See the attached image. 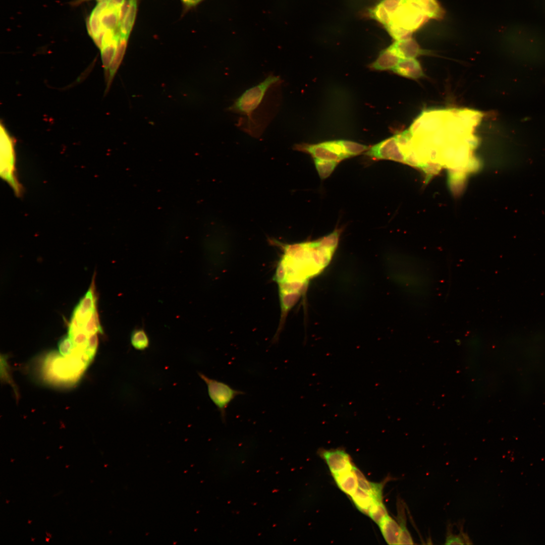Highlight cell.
<instances>
[{"label": "cell", "instance_id": "6da1fadb", "mask_svg": "<svg viewBox=\"0 0 545 545\" xmlns=\"http://www.w3.org/2000/svg\"><path fill=\"white\" fill-rule=\"evenodd\" d=\"M339 231L317 241L283 245L284 254L275 276L279 284L280 294L295 296L298 283L318 273L329 261L338 243Z\"/></svg>", "mask_w": 545, "mask_h": 545}, {"label": "cell", "instance_id": "7a4b0ae2", "mask_svg": "<svg viewBox=\"0 0 545 545\" xmlns=\"http://www.w3.org/2000/svg\"><path fill=\"white\" fill-rule=\"evenodd\" d=\"M280 77L270 74L234 101L227 111L238 116L236 126L258 138L278 114L282 101Z\"/></svg>", "mask_w": 545, "mask_h": 545}, {"label": "cell", "instance_id": "3957f363", "mask_svg": "<svg viewBox=\"0 0 545 545\" xmlns=\"http://www.w3.org/2000/svg\"><path fill=\"white\" fill-rule=\"evenodd\" d=\"M434 0H384L376 8V18L387 26L397 40L405 39L409 32L415 30L434 10Z\"/></svg>", "mask_w": 545, "mask_h": 545}, {"label": "cell", "instance_id": "277c9868", "mask_svg": "<svg viewBox=\"0 0 545 545\" xmlns=\"http://www.w3.org/2000/svg\"><path fill=\"white\" fill-rule=\"evenodd\" d=\"M198 375L206 385L209 397L217 408L223 423H226L228 406L236 397L245 393L233 389L225 383L209 378L201 372H198Z\"/></svg>", "mask_w": 545, "mask_h": 545}, {"label": "cell", "instance_id": "5b68a950", "mask_svg": "<svg viewBox=\"0 0 545 545\" xmlns=\"http://www.w3.org/2000/svg\"><path fill=\"white\" fill-rule=\"evenodd\" d=\"M295 149L309 153L314 159L338 162L350 157L344 146L343 140L325 141L315 144L302 143L296 145Z\"/></svg>", "mask_w": 545, "mask_h": 545}, {"label": "cell", "instance_id": "8992f818", "mask_svg": "<svg viewBox=\"0 0 545 545\" xmlns=\"http://www.w3.org/2000/svg\"><path fill=\"white\" fill-rule=\"evenodd\" d=\"M318 453L326 463L332 475L352 469L355 466L349 454L342 449H321Z\"/></svg>", "mask_w": 545, "mask_h": 545}, {"label": "cell", "instance_id": "52a82bcc", "mask_svg": "<svg viewBox=\"0 0 545 545\" xmlns=\"http://www.w3.org/2000/svg\"><path fill=\"white\" fill-rule=\"evenodd\" d=\"M137 5V0H128L122 8L119 30L122 37L129 38L136 18Z\"/></svg>", "mask_w": 545, "mask_h": 545}, {"label": "cell", "instance_id": "ba28073f", "mask_svg": "<svg viewBox=\"0 0 545 545\" xmlns=\"http://www.w3.org/2000/svg\"><path fill=\"white\" fill-rule=\"evenodd\" d=\"M392 70L402 76L414 79L424 75L419 63L415 58L401 59Z\"/></svg>", "mask_w": 545, "mask_h": 545}, {"label": "cell", "instance_id": "9c48e42d", "mask_svg": "<svg viewBox=\"0 0 545 545\" xmlns=\"http://www.w3.org/2000/svg\"><path fill=\"white\" fill-rule=\"evenodd\" d=\"M355 466L352 469L332 475L338 487L349 496L358 488L357 477L355 471Z\"/></svg>", "mask_w": 545, "mask_h": 545}, {"label": "cell", "instance_id": "30bf717a", "mask_svg": "<svg viewBox=\"0 0 545 545\" xmlns=\"http://www.w3.org/2000/svg\"><path fill=\"white\" fill-rule=\"evenodd\" d=\"M378 525L388 544H399L401 530L398 522L388 515Z\"/></svg>", "mask_w": 545, "mask_h": 545}, {"label": "cell", "instance_id": "8fae6325", "mask_svg": "<svg viewBox=\"0 0 545 545\" xmlns=\"http://www.w3.org/2000/svg\"><path fill=\"white\" fill-rule=\"evenodd\" d=\"M389 48L400 59L415 58L420 52L417 44L408 39L398 40Z\"/></svg>", "mask_w": 545, "mask_h": 545}, {"label": "cell", "instance_id": "7c38bea8", "mask_svg": "<svg viewBox=\"0 0 545 545\" xmlns=\"http://www.w3.org/2000/svg\"><path fill=\"white\" fill-rule=\"evenodd\" d=\"M400 59L388 48L380 53L377 60L371 65V68L377 70H393Z\"/></svg>", "mask_w": 545, "mask_h": 545}, {"label": "cell", "instance_id": "4fadbf2b", "mask_svg": "<svg viewBox=\"0 0 545 545\" xmlns=\"http://www.w3.org/2000/svg\"><path fill=\"white\" fill-rule=\"evenodd\" d=\"M350 497L356 508L361 513L368 515L369 510L375 500L372 496L358 487Z\"/></svg>", "mask_w": 545, "mask_h": 545}, {"label": "cell", "instance_id": "5bb4252c", "mask_svg": "<svg viewBox=\"0 0 545 545\" xmlns=\"http://www.w3.org/2000/svg\"><path fill=\"white\" fill-rule=\"evenodd\" d=\"M397 511L398 523L401 530L399 544H413V540L406 526V518L404 505L401 501H398Z\"/></svg>", "mask_w": 545, "mask_h": 545}, {"label": "cell", "instance_id": "9a60e30c", "mask_svg": "<svg viewBox=\"0 0 545 545\" xmlns=\"http://www.w3.org/2000/svg\"><path fill=\"white\" fill-rule=\"evenodd\" d=\"M388 515L383 500H375L368 513V516L377 525Z\"/></svg>", "mask_w": 545, "mask_h": 545}, {"label": "cell", "instance_id": "2e32d148", "mask_svg": "<svg viewBox=\"0 0 545 545\" xmlns=\"http://www.w3.org/2000/svg\"><path fill=\"white\" fill-rule=\"evenodd\" d=\"M130 341L132 346L138 350H144L149 346L148 337L142 329L134 330L131 335Z\"/></svg>", "mask_w": 545, "mask_h": 545}, {"label": "cell", "instance_id": "e0dca14e", "mask_svg": "<svg viewBox=\"0 0 545 545\" xmlns=\"http://www.w3.org/2000/svg\"><path fill=\"white\" fill-rule=\"evenodd\" d=\"M315 167L321 179L328 177L333 172L338 162L320 159H314Z\"/></svg>", "mask_w": 545, "mask_h": 545}, {"label": "cell", "instance_id": "ac0fdd59", "mask_svg": "<svg viewBox=\"0 0 545 545\" xmlns=\"http://www.w3.org/2000/svg\"><path fill=\"white\" fill-rule=\"evenodd\" d=\"M467 537H465L464 534H454L451 529L448 528L446 536L445 544H464L468 543Z\"/></svg>", "mask_w": 545, "mask_h": 545}, {"label": "cell", "instance_id": "d6986e66", "mask_svg": "<svg viewBox=\"0 0 545 545\" xmlns=\"http://www.w3.org/2000/svg\"><path fill=\"white\" fill-rule=\"evenodd\" d=\"M187 7H192L197 5L204 0H181Z\"/></svg>", "mask_w": 545, "mask_h": 545}, {"label": "cell", "instance_id": "ffe728a7", "mask_svg": "<svg viewBox=\"0 0 545 545\" xmlns=\"http://www.w3.org/2000/svg\"><path fill=\"white\" fill-rule=\"evenodd\" d=\"M46 534L47 535V536L49 537V538L51 537V535L49 533L46 532Z\"/></svg>", "mask_w": 545, "mask_h": 545}, {"label": "cell", "instance_id": "44dd1931", "mask_svg": "<svg viewBox=\"0 0 545 545\" xmlns=\"http://www.w3.org/2000/svg\"><path fill=\"white\" fill-rule=\"evenodd\" d=\"M49 537H48V536L46 537H45V541L46 542H49Z\"/></svg>", "mask_w": 545, "mask_h": 545}, {"label": "cell", "instance_id": "7402d4cb", "mask_svg": "<svg viewBox=\"0 0 545 545\" xmlns=\"http://www.w3.org/2000/svg\"><path fill=\"white\" fill-rule=\"evenodd\" d=\"M31 521H32L31 520H29L28 521V523L29 524H30V523L31 522Z\"/></svg>", "mask_w": 545, "mask_h": 545}, {"label": "cell", "instance_id": "603a6c76", "mask_svg": "<svg viewBox=\"0 0 545 545\" xmlns=\"http://www.w3.org/2000/svg\"><path fill=\"white\" fill-rule=\"evenodd\" d=\"M34 539H35V538H32V537H31V540H32V541H34Z\"/></svg>", "mask_w": 545, "mask_h": 545}, {"label": "cell", "instance_id": "cb8c5ba5", "mask_svg": "<svg viewBox=\"0 0 545 545\" xmlns=\"http://www.w3.org/2000/svg\"><path fill=\"white\" fill-rule=\"evenodd\" d=\"M105 1V0H97L98 2H101V1Z\"/></svg>", "mask_w": 545, "mask_h": 545}, {"label": "cell", "instance_id": "d4e9b609", "mask_svg": "<svg viewBox=\"0 0 545 545\" xmlns=\"http://www.w3.org/2000/svg\"><path fill=\"white\" fill-rule=\"evenodd\" d=\"M9 501L6 500V503H9Z\"/></svg>", "mask_w": 545, "mask_h": 545}, {"label": "cell", "instance_id": "484cf974", "mask_svg": "<svg viewBox=\"0 0 545 545\" xmlns=\"http://www.w3.org/2000/svg\"><path fill=\"white\" fill-rule=\"evenodd\" d=\"M11 462H13V461H14V459H11Z\"/></svg>", "mask_w": 545, "mask_h": 545}, {"label": "cell", "instance_id": "4316f807", "mask_svg": "<svg viewBox=\"0 0 545 545\" xmlns=\"http://www.w3.org/2000/svg\"><path fill=\"white\" fill-rule=\"evenodd\" d=\"M62 447H63L61 446V447H60V449H62Z\"/></svg>", "mask_w": 545, "mask_h": 545}, {"label": "cell", "instance_id": "83f0119b", "mask_svg": "<svg viewBox=\"0 0 545 545\" xmlns=\"http://www.w3.org/2000/svg\"><path fill=\"white\" fill-rule=\"evenodd\" d=\"M48 458H49V456H48V457H46V459H48Z\"/></svg>", "mask_w": 545, "mask_h": 545}, {"label": "cell", "instance_id": "f1b7e54d", "mask_svg": "<svg viewBox=\"0 0 545 545\" xmlns=\"http://www.w3.org/2000/svg\"><path fill=\"white\" fill-rule=\"evenodd\" d=\"M68 466H69V465H67V466H66V467H68Z\"/></svg>", "mask_w": 545, "mask_h": 545}, {"label": "cell", "instance_id": "f546056e", "mask_svg": "<svg viewBox=\"0 0 545 545\" xmlns=\"http://www.w3.org/2000/svg\"><path fill=\"white\" fill-rule=\"evenodd\" d=\"M82 1H88V0H82Z\"/></svg>", "mask_w": 545, "mask_h": 545}]
</instances>
